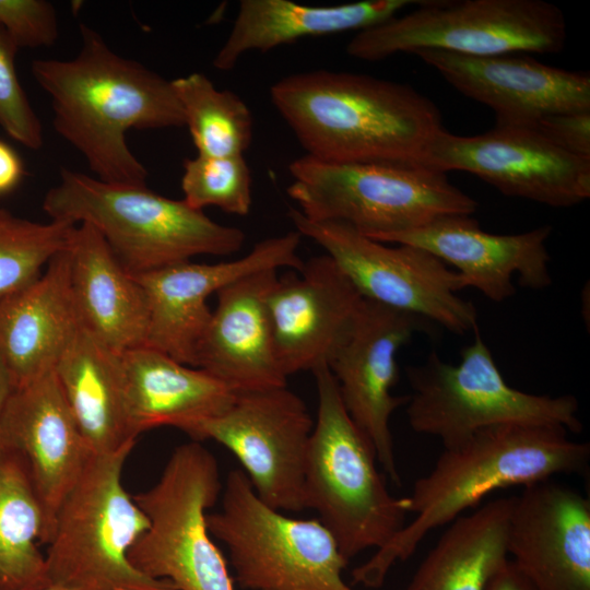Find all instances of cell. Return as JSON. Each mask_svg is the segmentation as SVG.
I'll return each mask as SVG.
<instances>
[{
	"label": "cell",
	"instance_id": "obj_4",
	"mask_svg": "<svg viewBox=\"0 0 590 590\" xmlns=\"http://www.w3.org/2000/svg\"><path fill=\"white\" fill-rule=\"evenodd\" d=\"M43 209L52 221L95 227L132 275L200 255L229 256L246 239L240 228L220 224L184 200L68 168L45 194Z\"/></svg>",
	"mask_w": 590,
	"mask_h": 590
},
{
	"label": "cell",
	"instance_id": "obj_9",
	"mask_svg": "<svg viewBox=\"0 0 590 590\" xmlns=\"http://www.w3.org/2000/svg\"><path fill=\"white\" fill-rule=\"evenodd\" d=\"M566 37L562 10L544 0H422L406 14L357 32L346 52L365 61L421 49L467 56L554 54Z\"/></svg>",
	"mask_w": 590,
	"mask_h": 590
},
{
	"label": "cell",
	"instance_id": "obj_23",
	"mask_svg": "<svg viewBox=\"0 0 590 590\" xmlns=\"http://www.w3.org/2000/svg\"><path fill=\"white\" fill-rule=\"evenodd\" d=\"M82 327L66 245L34 282L0 300V357L14 387L55 369Z\"/></svg>",
	"mask_w": 590,
	"mask_h": 590
},
{
	"label": "cell",
	"instance_id": "obj_16",
	"mask_svg": "<svg viewBox=\"0 0 590 590\" xmlns=\"http://www.w3.org/2000/svg\"><path fill=\"white\" fill-rule=\"evenodd\" d=\"M296 232L258 241L244 257L219 263H177L134 275L148 305L145 344L196 367L198 349L211 318L208 299L224 286L256 272L302 268Z\"/></svg>",
	"mask_w": 590,
	"mask_h": 590
},
{
	"label": "cell",
	"instance_id": "obj_28",
	"mask_svg": "<svg viewBox=\"0 0 590 590\" xmlns=\"http://www.w3.org/2000/svg\"><path fill=\"white\" fill-rule=\"evenodd\" d=\"M514 500L515 496L496 498L451 521L405 590H487L509 559Z\"/></svg>",
	"mask_w": 590,
	"mask_h": 590
},
{
	"label": "cell",
	"instance_id": "obj_6",
	"mask_svg": "<svg viewBox=\"0 0 590 590\" xmlns=\"http://www.w3.org/2000/svg\"><path fill=\"white\" fill-rule=\"evenodd\" d=\"M288 172L287 194L306 219L341 222L381 243L477 208L446 173L422 164H339L304 155Z\"/></svg>",
	"mask_w": 590,
	"mask_h": 590
},
{
	"label": "cell",
	"instance_id": "obj_27",
	"mask_svg": "<svg viewBox=\"0 0 590 590\" xmlns=\"http://www.w3.org/2000/svg\"><path fill=\"white\" fill-rule=\"evenodd\" d=\"M54 370L94 455H110L134 447L138 435L128 411L119 354L82 327Z\"/></svg>",
	"mask_w": 590,
	"mask_h": 590
},
{
	"label": "cell",
	"instance_id": "obj_30",
	"mask_svg": "<svg viewBox=\"0 0 590 590\" xmlns=\"http://www.w3.org/2000/svg\"><path fill=\"white\" fill-rule=\"evenodd\" d=\"M198 155H244L253 134V119L234 92L219 90L203 73L172 80Z\"/></svg>",
	"mask_w": 590,
	"mask_h": 590
},
{
	"label": "cell",
	"instance_id": "obj_32",
	"mask_svg": "<svg viewBox=\"0 0 590 590\" xmlns=\"http://www.w3.org/2000/svg\"><path fill=\"white\" fill-rule=\"evenodd\" d=\"M251 182V172L244 155H197L185 160L180 186L182 200L192 209L203 211L206 206H215L245 216L252 204Z\"/></svg>",
	"mask_w": 590,
	"mask_h": 590
},
{
	"label": "cell",
	"instance_id": "obj_18",
	"mask_svg": "<svg viewBox=\"0 0 590 590\" xmlns=\"http://www.w3.org/2000/svg\"><path fill=\"white\" fill-rule=\"evenodd\" d=\"M363 300L326 253L278 278L268 307L285 376L329 365L352 332Z\"/></svg>",
	"mask_w": 590,
	"mask_h": 590
},
{
	"label": "cell",
	"instance_id": "obj_2",
	"mask_svg": "<svg viewBox=\"0 0 590 590\" xmlns=\"http://www.w3.org/2000/svg\"><path fill=\"white\" fill-rule=\"evenodd\" d=\"M563 426L499 424L444 448L430 472L408 496L413 519L352 571L353 585L379 588L398 562L406 560L434 529L448 524L491 493L527 486L557 474H583L590 445Z\"/></svg>",
	"mask_w": 590,
	"mask_h": 590
},
{
	"label": "cell",
	"instance_id": "obj_12",
	"mask_svg": "<svg viewBox=\"0 0 590 590\" xmlns=\"http://www.w3.org/2000/svg\"><path fill=\"white\" fill-rule=\"evenodd\" d=\"M296 232L322 247L359 295L401 311L434 321L462 334L477 327L475 306L458 295L460 275L429 251L371 239L352 226L306 219L288 211Z\"/></svg>",
	"mask_w": 590,
	"mask_h": 590
},
{
	"label": "cell",
	"instance_id": "obj_34",
	"mask_svg": "<svg viewBox=\"0 0 590 590\" xmlns=\"http://www.w3.org/2000/svg\"><path fill=\"white\" fill-rule=\"evenodd\" d=\"M0 26L17 49L49 47L59 36L56 9L45 0H0Z\"/></svg>",
	"mask_w": 590,
	"mask_h": 590
},
{
	"label": "cell",
	"instance_id": "obj_25",
	"mask_svg": "<svg viewBox=\"0 0 590 590\" xmlns=\"http://www.w3.org/2000/svg\"><path fill=\"white\" fill-rule=\"evenodd\" d=\"M132 427L141 433L161 426L189 435L222 414L236 392L205 370L179 363L146 345L119 354Z\"/></svg>",
	"mask_w": 590,
	"mask_h": 590
},
{
	"label": "cell",
	"instance_id": "obj_21",
	"mask_svg": "<svg viewBox=\"0 0 590 590\" xmlns=\"http://www.w3.org/2000/svg\"><path fill=\"white\" fill-rule=\"evenodd\" d=\"M552 226L508 235L483 231L471 215H448L387 238L384 243L421 247L455 268L465 287L502 303L516 293L512 276L531 290L552 284L546 240Z\"/></svg>",
	"mask_w": 590,
	"mask_h": 590
},
{
	"label": "cell",
	"instance_id": "obj_17",
	"mask_svg": "<svg viewBox=\"0 0 590 590\" xmlns=\"http://www.w3.org/2000/svg\"><path fill=\"white\" fill-rule=\"evenodd\" d=\"M463 95L488 106L496 125L529 127L542 117L590 111V75L540 62L528 54L467 56L414 52Z\"/></svg>",
	"mask_w": 590,
	"mask_h": 590
},
{
	"label": "cell",
	"instance_id": "obj_7",
	"mask_svg": "<svg viewBox=\"0 0 590 590\" xmlns=\"http://www.w3.org/2000/svg\"><path fill=\"white\" fill-rule=\"evenodd\" d=\"M132 449L93 455L62 502L45 555L50 587L66 590H176L141 574L128 554L149 519L122 484Z\"/></svg>",
	"mask_w": 590,
	"mask_h": 590
},
{
	"label": "cell",
	"instance_id": "obj_36",
	"mask_svg": "<svg viewBox=\"0 0 590 590\" xmlns=\"http://www.w3.org/2000/svg\"><path fill=\"white\" fill-rule=\"evenodd\" d=\"M24 164L19 153L0 140V196L13 191L24 176Z\"/></svg>",
	"mask_w": 590,
	"mask_h": 590
},
{
	"label": "cell",
	"instance_id": "obj_33",
	"mask_svg": "<svg viewBox=\"0 0 590 590\" xmlns=\"http://www.w3.org/2000/svg\"><path fill=\"white\" fill-rule=\"evenodd\" d=\"M17 50L0 26V127L14 141L38 150L44 143L43 125L19 80Z\"/></svg>",
	"mask_w": 590,
	"mask_h": 590
},
{
	"label": "cell",
	"instance_id": "obj_3",
	"mask_svg": "<svg viewBox=\"0 0 590 590\" xmlns=\"http://www.w3.org/2000/svg\"><path fill=\"white\" fill-rule=\"evenodd\" d=\"M270 97L306 155L328 163L420 164L444 129L429 98L367 74L294 73L276 81Z\"/></svg>",
	"mask_w": 590,
	"mask_h": 590
},
{
	"label": "cell",
	"instance_id": "obj_29",
	"mask_svg": "<svg viewBox=\"0 0 590 590\" xmlns=\"http://www.w3.org/2000/svg\"><path fill=\"white\" fill-rule=\"evenodd\" d=\"M46 520L23 457L0 438V590L50 587L45 555Z\"/></svg>",
	"mask_w": 590,
	"mask_h": 590
},
{
	"label": "cell",
	"instance_id": "obj_37",
	"mask_svg": "<svg viewBox=\"0 0 590 590\" xmlns=\"http://www.w3.org/2000/svg\"><path fill=\"white\" fill-rule=\"evenodd\" d=\"M487 590H538L532 582L510 560L493 577Z\"/></svg>",
	"mask_w": 590,
	"mask_h": 590
},
{
	"label": "cell",
	"instance_id": "obj_15",
	"mask_svg": "<svg viewBox=\"0 0 590 590\" xmlns=\"http://www.w3.org/2000/svg\"><path fill=\"white\" fill-rule=\"evenodd\" d=\"M427 321L364 299L352 332L329 363L343 405L352 421L371 442L378 463L400 485L390 418L409 396H393L399 379L398 351Z\"/></svg>",
	"mask_w": 590,
	"mask_h": 590
},
{
	"label": "cell",
	"instance_id": "obj_26",
	"mask_svg": "<svg viewBox=\"0 0 590 590\" xmlns=\"http://www.w3.org/2000/svg\"><path fill=\"white\" fill-rule=\"evenodd\" d=\"M418 1L366 0L316 7L290 0H241L213 66L228 71L248 51H269L304 37L359 32L397 16L402 9Z\"/></svg>",
	"mask_w": 590,
	"mask_h": 590
},
{
	"label": "cell",
	"instance_id": "obj_22",
	"mask_svg": "<svg viewBox=\"0 0 590 590\" xmlns=\"http://www.w3.org/2000/svg\"><path fill=\"white\" fill-rule=\"evenodd\" d=\"M276 270L246 275L221 288L198 349L196 367L236 393L287 386L278 359L268 298Z\"/></svg>",
	"mask_w": 590,
	"mask_h": 590
},
{
	"label": "cell",
	"instance_id": "obj_35",
	"mask_svg": "<svg viewBox=\"0 0 590 590\" xmlns=\"http://www.w3.org/2000/svg\"><path fill=\"white\" fill-rule=\"evenodd\" d=\"M529 127L565 152L590 160V111L548 115Z\"/></svg>",
	"mask_w": 590,
	"mask_h": 590
},
{
	"label": "cell",
	"instance_id": "obj_10",
	"mask_svg": "<svg viewBox=\"0 0 590 590\" xmlns=\"http://www.w3.org/2000/svg\"><path fill=\"white\" fill-rule=\"evenodd\" d=\"M221 489L215 457L196 440L177 446L157 482L133 496L150 524L129 551L131 565L176 590H234L206 527Z\"/></svg>",
	"mask_w": 590,
	"mask_h": 590
},
{
	"label": "cell",
	"instance_id": "obj_24",
	"mask_svg": "<svg viewBox=\"0 0 590 590\" xmlns=\"http://www.w3.org/2000/svg\"><path fill=\"white\" fill-rule=\"evenodd\" d=\"M67 251L71 293L82 326L117 354L144 345V292L98 231L87 223L73 225Z\"/></svg>",
	"mask_w": 590,
	"mask_h": 590
},
{
	"label": "cell",
	"instance_id": "obj_11",
	"mask_svg": "<svg viewBox=\"0 0 590 590\" xmlns=\"http://www.w3.org/2000/svg\"><path fill=\"white\" fill-rule=\"evenodd\" d=\"M223 542L234 579L245 590H354L349 562L318 519H297L266 505L243 470L226 477L221 508L206 515Z\"/></svg>",
	"mask_w": 590,
	"mask_h": 590
},
{
	"label": "cell",
	"instance_id": "obj_20",
	"mask_svg": "<svg viewBox=\"0 0 590 590\" xmlns=\"http://www.w3.org/2000/svg\"><path fill=\"white\" fill-rule=\"evenodd\" d=\"M0 438L25 460L43 506L48 544L62 502L94 455L54 369L14 388L0 422Z\"/></svg>",
	"mask_w": 590,
	"mask_h": 590
},
{
	"label": "cell",
	"instance_id": "obj_31",
	"mask_svg": "<svg viewBox=\"0 0 590 590\" xmlns=\"http://www.w3.org/2000/svg\"><path fill=\"white\" fill-rule=\"evenodd\" d=\"M72 224L35 222L0 206V300L34 282L67 245Z\"/></svg>",
	"mask_w": 590,
	"mask_h": 590
},
{
	"label": "cell",
	"instance_id": "obj_1",
	"mask_svg": "<svg viewBox=\"0 0 590 590\" xmlns=\"http://www.w3.org/2000/svg\"><path fill=\"white\" fill-rule=\"evenodd\" d=\"M73 59H37L31 69L49 95L55 131L85 158L96 178L146 186L148 170L127 143L131 129L185 127L172 81L116 54L92 27L80 24Z\"/></svg>",
	"mask_w": 590,
	"mask_h": 590
},
{
	"label": "cell",
	"instance_id": "obj_5",
	"mask_svg": "<svg viewBox=\"0 0 590 590\" xmlns=\"http://www.w3.org/2000/svg\"><path fill=\"white\" fill-rule=\"evenodd\" d=\"M312 374L318 408L306 457L305 507L318 514L350 562L382 547L404 527L409 499L388 491L374 447L346 412L329 366Z\"/></svg>",
	"mask_w": 590,
	"mask_h": 590
},
{
	"label": "cell",
	"instance_id": "obj_39",
	"mask_svg": "<svg viewBox=\"0 0 590 590\" xmlns=\"http://www.w3.org/2000/svg\"><path fill=\"white\" fill-rule=\"evenodd\" d=\"M39 590H66V589H61V588H57V587H47V588H43V589H39Z\"/></svg>",
	"mask_w": 590,
	"mask_h": 590
},
{
	"label": "cell",
	"instance_id": "obj_13",
	"mask_svg": "<svg viewBox=\"0 0 590 590\" xmlns=\"http://www.w3.org/2000/svg\"><path fill=\"white\" fill-rule=\"evenodd\" d=\"M314 421L287 386L238 392L189 436L212 439L238 459L257 496L279 511L305 510L304 475Z\"/></svg>",
	"mask_w": 590,
	"mask_h": 590
},
{
	"label": "cell",
	"instance_id": "obj_38",
	"mask_svg": "<svg viewBox=\"0 0 590 590\" xmlns=\"http://www.w3.org/2000/svg\"><path fill=\"white\" fill-rule=\"evenodd\" d=\"M14 388L12 376L0 357V422Z\"/></svg>",
	"mask_w": 590,
	"mask_h": 590
},
{
	"label": "cell",
	"instance_id": "obj_8",
	"mask_svg": "<svg viewBox=\"0 0 590 590\" xmlns=\"http://www.w3.org/2000/svg\"><path fill=\"white\" fill-rule=\"evenodd\" d=\"M473 342L461 351L456 365L436 352L416 366L406 367L412 393L406 417L411 428L437 437L444 448L473 433L499 424L558 425L580 433L576 397H551L516 389L507 384L479 328Z\"/></svg>",
	"mask_w": 590,
	"mask_h": 590
},
{
	"label": "cell",
	"instance_id": "obj_19",
	"mask_svg": "<svg viewBox=\"0 0 590 590\" xmlns=\"http://www.w3.org/2000/svg\"><path fill=\"white\" fill-rule=\"evenodd\" d=\"M507 550L538 590H590V499L551 479L522 487Z\"/></svg>",
	"mask_w": 590,
	"mask_h": 590
},
{
	"label": "cell",
	"instance_id": "obj_14",
	"mask_svg": "<svg viewBox=\"0 0 590 590\" xmlns=\"http://www.w3.org/2000/svg\"><path fill=\"white\" fill-rule=\"evenodd\" d=\"M420 164L444 173L468 172L506 196L554 208L590 197V160L565 152L531 127L495 125L470 137L442 129Z\"/></svg>",
	"mask_w": 590,
	"mask_h": 590
}]
</instances>
